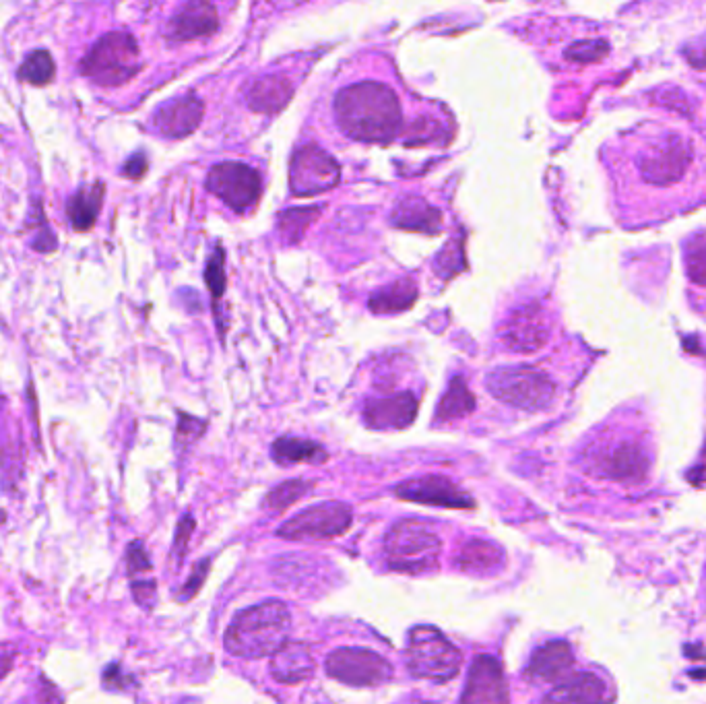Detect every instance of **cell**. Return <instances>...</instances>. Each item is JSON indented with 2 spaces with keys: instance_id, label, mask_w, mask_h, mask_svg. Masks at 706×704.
Masks as SVG:
<instances>
[{
  "instance_id": "obj_1",
  "label": "cell",
  "mask_w": 706,
  "mask_h": 704,
  "mask_svg": "<svg viewBox=\"0 0 706 704\" xmlns=\"http://www.w3.org/2000/svg\"><path fill=\"white\" fill-rule=\"evenodd\" d=\"M335 116L341 131L364 143H389L401 126L395 91L382 83L349 85L337 93Z\"/></svg>"
},
{
  "instance_id": "obj_2",
  "label": "cell",
  "mask_w": 706,
  "mask_h": 704,
  "mask_svg": "<svg viewBox=\"0 0 706 704\" xmlns=\"http://www.w3.org/2000/svg\"><path fill=\"white\" fill-rule=\"evenodd\" d=\"M290 630V607L271 599L238 612L226 630L223 645L236 657L261 659L273 655L290 636Z\"/></svg>"
},
{
  "instance_id": "obj_3",
  "label": "cell",
  "mask_w": 706,
  "mask_h": 704,
  "mask_svg": "<svg viewBox=\"0 0 706 704\" xmlns=\"http://www.w3.org/2000/svg\"><path fill=\"white\" fill-rule=\"evenodd\" d=\"M141 71L139 44L131 34L114 31L91 46L79 64V73L102 87H118Z\"/></svg>"
},
{
  "instance_id": "obj_4",
  "label": "cell",
  "mask_w": 706,
  "mask_h": 704,
  "mask_svg": "<svg viewBox=\"0 0 706 704\" xmlns=\"http://www.w3.org/2000/svg\"><path fill=\"white\" fill-rule=\"evenodd\" d=\"M405 659L413 678L436 684L457 678L463 665V653L434 626H415L409 632Z\"/></svg>"
},
{
  "instance_id": "obj_5",
  "label": "cell",
  "mask_w": 706,
  "mask_h": 704,
  "mask_svg": "<svg viewBox=\"0 0 706 704\" xmlns=\"http://www.w3.org/2000/svg\"><path fill=\"white\" fill-rule=\"evenodd\" d=\"M442 552L440 537L424 521H399L384 537V554L393 570L422 574L438 568Z\"/></svg>"
},
{
  "instance_id": "obj_6",
  "label": "cell",
  "mask_w": 706,
  "mask_h": 704,
  "mask_svg": "<svg viewBox=\"0 0 706 704\" xmlns=\"http://www.w3.org/2000/svg\"><path fill=\"white\" fill-rule=\"evenodd\" d=\"M486 387L494 399L525 411H543L556 399L554 380L531 366L492 370L486 378Z\"/></svg>"
},
{
  "instance_id": "obj_7",
  "label": "cell",
  "mask_w": 706,
  "mask_h": 704,
  "mask_svg": "<svg viewBox=\"0 0 706 704\" xmlns=\"http://www.w3.org/2000/svg\"><path fill=\"white\" fill-rule=\"evenodd\" d=\"M692 162V145L678 133L655 135L636 155L640 178L651 186H673L682 182Z\"/></svg>"
},
{
  "instance_id": "obj_8",
  "label": "cell",
  "mask_w": 706,
  "mask_h": 704,
  "mask_svg": "<svg viewBox=\"0 0 706 704\" xmlns=\"http://www.w3.org/2000/svg\"><path fill=\"white\" fill-rule=\"evenodd\" d=\"M327 674L347 686L372 688L393 678V665L370 649L343 647L327 657Z\"/></svg>"
},
{
  "instance_id": "obj_9",
  "label": "cell",
  "mask_w": 706,
  "mask_h": 704,
  "mask_svg": "<svg viewBox=\"0 0 706 704\" xmlns=\"http://www.w3.org/2000/svg\"><path fill=\"white\" fill-rule=\"evenodd\" d=\"M353 521V512L343 502H323L310 506L277 531L279 537L300 541V539H333L343 535Z\"/></svg>"
},
{
  "instance_id": "obj_10",
  "label": "cell",
  "mask_w": 706,
  "mask_h": 704,
  "mask_svg": "<svg viewBox=\"0 0 706 704\" xmlns=\"http://www.w3.org/2000/svg\"><path fill=\"white\" fill-rule=\"evenodd\" d=\"M207 188L236 213H246L261 199V174L238 162L219 164L209 172Z\"/></svg>"
},
{
  "instance_id": "obj_11",
  "label": "cell",
  "mask_w": 706,
  "mask_h": 704,
  "mask_svg": "<svg viewBox=\"0 0 706 704\" xmlns=\"http://www.w3.org/2000/svg\"><path fill=\"white\" fill-rule=\"evenodd\" d=\"M341 170L335 159L316 145L298 149L292 157L290 188L298 197H314L337 186Z\"/></svg>"
},
{
  "instance_id": "obj_12",
  "label": "cell",
  "mask_w": 706,
  "mask_h": 704,
  "mask_svg": "<svg viewBox=\"0 0 706 704\" xmlns=\"http://www.w3.org/2000/svg\"><path fill=\"white\" fill-rule=\"evenodd\" d=\"M550 337V323L543 308L527 304L512 312L502 325V341L510 351L517 354H533L539 351Z\"/></svg>"
},
{
  "instance_id": "obj_13",
  "label": "cell",
  "mask_w": 706,
  "mask_h": 704,
  "mask_svg": "<svg viewBox=\"0 0 706 704\" xmlns=\"http://www.w3.org/2000/svg\"><path fill=\"white\" fill-rule=\"evenodd\" d=\"M395 494L407 502H420L438 508H473L475 500L451 479L442 475L413 477L395 486Z\"/></svg>"
},
{
  "instance_id": "obj_14",
  "label": "cell",
  "mask_w": 706,
  "mask_h": 704,
  "mask_svg": "<svg viewBox=\"0 0 706 704\" xmlns=\"http://www.w3.org/2000/svg\"><path fill=\"white\" fill-rule=\"evenodd\" d=\"M205 106L195 93L182 95V98L170 100L164 106H159L151 116V126L155 131L168 139H182L190 133H195L203 120Z\"/></svg>"
},
{
  "instance_id": "obj_15",
  "label": "cell",
  "mask_w": 706,
  "mask_h": 704,
  "mask_svg": "<svg viewBox=\"0 0 706 704\" xmlns=\"http://www.w3.org/2000/svg\"><path fill=\"white\" fill-rule=\"evenodd\" d=\"M508 688L504 680L502 663L492 655H479L469 671L461 702L486 704V702H508Z\"/></svg>"
},
{
  "instance_id": "obj_16",
  "label": "cell",
  "mask_w": 706,
  "mask_h": 704,
  "mask_svg": "<svg viewBox=\"0 0 706 704\" xmlns=\"http://www.w3.org/2000/svg\"><path fill=\"white\" fill-rule=\"evenodd\" d=\"M649 463V455L643 451V446L634 442L609 446L595 457L597 471L620 484L640 482L649 471Z\"/></svg>"
},
{
  "instance_id": "obj_17",
  "label": "cell",
  "mask_w": 706,
  "mask_h": 704,
  "mask_svg": "<svg viewBox=\"0 0 706 704\" xmlns=\"http://www.w3.org/2000/svg\"><path fill=\"white\" fill-rule=\"evenodd\" d=\"M417 415V397L399 393L384 399H370L364 405L362 418L372 430H403L413 424Z\"/></svg>"
},
{
  "instance_id": "obj_18",
  "label": "cell",
  "mask_w": 706,
  "mask_h": 704,
  "mask_svg": "<svg viewBox=\"0 0 706 704\" xmlns=\"http://www.w3.org/2000/svg\"><path fill=\"white\" fill-rule=\"evenodd\" d=\"M219 27L217 11L207 0H188L172 17L168 25V38L172 42H190L215 34Z\"/></svg>"
},
{
  "instance_id": "obj_19",
  "label": "cell",
  "mask_w": 706,
  "mask_h": 704,
  "mask_svg": "<svg viewBox=\"0 0 706 704\" xmlns=\"http://www.w3.org/2000/svg\"><path fill=\"white\" fill-rule=\"evenodd\" d=\"M314 674V657L308 645L285 640L271 657V676L279 684H300Z\"/></svg>"
},
{
  "instance_id": "obj_20",
  "label": "cell",
  "mask_w": 706,
  "mask_h": 704,
  "mask_svg": "<svg viewBox=\"0 0 706 704\" xmlns=\"http://www.w3.org/2000/svg\"><path fill=\"white\" fill-rule=\"evenodd\" d=\"M574 663L572 649L564 640H554V643L543 645L531 657L525 676L535 682H556L562 680Z\"/></svg>"
},
{
  "instance_id": "obj_21",
  "label": "cell",
  "mask_w": 706,
  "mask_h": 704,
  "mask_svg": "<svg viewBox=\"0 0 706 704\" xmlns=\"http://www.w3.org/2000/svg\"><path fill=\"white\" fill-rule=\"evenodd\" d=\"M391 223L407 232L438 234L442 230V213L420 197H405L395 205Z\"/></svg>"
},
{
  "instance_id": "obj_22",
  "label": "cell",
  "mask_w": 706,
  "mask_h": 704,
  "mask_svg": "<svg viewBox=\"0 0 706 704\" xmlns=\"http://www.w3.org/2000/svg\"><path fill=\"white\" fill-rule=\"evenodd\" d=\"M294 85L285 75H267L248 91V104L254 112L273 114L292 100Z\"/></svg>"
},
{
  "instance_id": "obj_23",
  "label": "cell",
  "mask_w": 706,
  "mask_h": 704,
  "mask_svg": "<svg viewBox=\"0 0 706 704\" xmlns=\"http://www.w3.org/2000/svg\"><path fill=\"white\" fill-rule=\"evenodd\" d=\"M457 566L477 576L496 574L504 568V552L488 539H471L461 548Z\"/></svg>"
},
{
  "instance_id": "obj_24",
  "label": "cell",
  "mask_w": 706,
  "mask_h": 704,
  "mask_svg": "<svg viewBox=\"0 0 706 704\" xmlns=\"http://www.w3.org/2000/svg\"><path fill=\"white\" fill-rule=\"evenodd\" d=\"M104 195H106L104 182H95L89 188L81 186L75 192L67 203V215L73 230L89 232L95 226V221H98V215L104 205Z\"/></svg>"
},
{
  "instance_id": "obj_25",
  "label": "cell",
  "mask_w": 706,
  "mask_h": 704,
  "mask_svg": "<svg viewBox=\"0 0 706 704\" xmlns=\"http://www.w3.org/2000/svg\"><path fill=\"white\" fill-rule=\"evenodd\" d=\"M273 459L279 465H296V463H327L329 453L323 446L308 438H298V436H281L273 442Z\"/></svg>"
},
{
  "instance_id": "obj_26",
  "label": "cell",
  "mask_w": 706,
  "mask_h": 704,
  "mask_svg": "<svg viewBox=\"0 0 706 704\" xmlns=\"http://www.w3.org/2000/svg\"><path fill=\"white\" fill-rule=\"evenodd\" d=\"M607 696L605 684L595 674H574L560 682L545 700L552 702H595Z\"/></svg>"
},
{
  "instance_id": "obj_27",
  "label": "cell",
  "mask_w": 706,
  "mask_h": 704,
  "mask_svg": "<svg viewBox=\"0 0 706 704\" xmlns=\"http://www.w3.org/2000/svg\"><path fill=\"white\" fill-rule=\"evenodd\" d=\"M417 300V285L413 279H399L372 294L368 308L374 314H397L411 308Z\"/></svg>"
},
{
  "instance_id": "obj_28",
  "label": "cell",
  "mask_w": 706,
  "mask_h": 704,
  "mask_svg": "<svg viewBox=\"0 0 706 704\" xmlns=\"http://www.w3.org/2000/svg\"><path fill=\"white\" fill-rule=\"evenodd\" d=\"M475 409V397L469 391V387L465 384V380L461 376H455L448 384L446 393L442 395L434 420L438 424L444 422H453V420H461L465 415H469Z\"/></svg>"
},
{
  "instance_id": "obj_29",
  "label": "cell",
  "mask_w": 706,
  "mask_h": 704,
  "mask_svg": "<svg viewBox=\"0 0 706 704\" xmlns=\"http://www.w3.org/2000/svg\"><path fill=\"white\" fill-rule=\"evenodd\" d=\"M54 75H56L54 58L48 50L31 52L19 67V79L25 83L36 85V87L52 83Z\"/></svg>"
},
{
  "instance_id": "obj_30",
  "label": "cell",
  "mask_w": 706,
  "mask_h": 704,
  "mask_svg": "<svg viewBox=\"0 0 706 704\" xmlns=\"http://www.w3.org/2000/svg\"><path fill=\"white\" fill-rule=\"evenodd\" d=\"M312 488L314 484L306 482V479H290V482H283L269 492V496L265 498V506H269L271 510H283L308 496Z\"/></svg>"
},
{
  "instance_id": "obj_31",
  "label": "cell",
  "mask_w": 706,
  "mask_h": 704,
  "mask_svg": "<svg viewBox=\"0 0 706 704\" xmlns=\"http://www.w3.org/2000/svg\"><path fill=\"white\" fill-rule=\"evenodd\" d=\"M465 269V256H463V244L461 240H451L448 242L442 252L436 256V261H434V271L448 279V277H455L457 273H461Z\"/></svg>"
},
{
  "instance_id": "obj_32",
  "label": "cell",
  "mask_w": 706,
  "mask_h": 704,
  "mask_svg": "<svg viewBox=\"0 0 706 704\" xmlns=\"http://www.w3.org/2000/svg\"><path fill=\"white\" fill-rule=\"evenodd\" d=\"M318 209H292L281 215L279 230L287 242H296L314 221Z\"/></svg>"
},
{
  "instance_id": "obj_33",
  "label": "cell",
  "mask_w": 706,
  "mask_h": 704,
  "mask_svg": "<svg viewBox=\"0 0 706 704\" xmlns=\"http://www.w3.org/2000/svg\"><path fill=\"white\" fill-rule=\"evenodd\" d=\"M223 265H226V254H223V248H217L205 269V281L215 302L226 292V267Z\"/></svg>"
},
{
  "instance_id": "obj_34",
  "label": "cell",
  "mask_w": 706,
  "mask_h": 704,
  "mask_svg": "<svg viewBox=\"0 0 706 704\" xmlns=\"http://www.w3.org/2000/svg\"><path fill=\"white\" fill-rule=\"evenodd\" d=\"M609 52L607 42L603 40H587V42H576L566 50V58L572 62L579 64H589V62H597L601 58H605Z\"/></svg>"
},
{
  "instance_id": "obj_35",
  "label": "cell",
  "mask_w": 706,
  "mask_h": 704,
  "mask_svg": "<svg viewBox=\"0 0 706 704\" xmlns=\"http://www.w3.org/2000/svg\"><path fill=\"white\" fill-rule=\"evenodd\" d=\"M688 275L694 283L706 287V242H694L688 250Z\"/></svg>"
},
{
  "instance_id": "obj_36",
  "label": "cell",
  "mask_w": 706,
  "mask_h": 704,
  "mask_svg": "<svg viewBox=\"0 0 706 704\" xmlns=\"http://www.w3.org/2000/svg\"><path fill=\"white\" fill-rule=\"evenodd\" d=\"M178 432H176V440L178 444H195L207 430V422L203 420H197V418H192V415H186V413H180L178 415Z\"/></svg>"
},
{
  "instance_id": "obj_37",
  "label": "cell",
  "mask_w": 706,
  "mask_h": 704,
  "mask_svg": "<svg viewBox=\"0 0 706 704\" xmlns=\"http://www.w3.org/2000/svg\"><path fill=\"white\" fill-rule=\"evenodd\" d=\"M195 517L190 515V512H186V515L180 519L178 523V529H176V539H174V548H172V556L176 558L178 564H182L184 560V554L188 550V541H190V535L192 531H195Z\"/></svg>"
},
{
  "instance_id": "obj_38",
  "label": "cell",
  "mask_w": 706,
  "mask_h": 704,
  "mask_svg": "<svg viewBox=\"0 0 706 704\" xmlns=\"http://www.w3.org/2000/svg\"><path fill=\"white\" fill-rule=\"evenodd\" d=\"M209 568H211V560H201L195 570H192L190 574V579L182 585V591L178 593V601H190L192 597H195L199 593V589L203 587L205 579H207V574H209Z\"/></svg>"
},
{
  "instance_id": "obj_39",
  "label": "cell",
  "mask_w": 706,
  "mask_h": 704,
  "mask_svg": "<svg viewBox=\"0 0 706 704\" xmlns=\"http://www.w3.org/2000/svg\"><path fill=\"white\" fill-rule=\"evenodd\" d=\"M126 568H128V574H139V572L151 570V560H149V554L143 546V541L137 539L126 548Z\"/></svg>"
},
{
  "instance_id": "obj_40",
  "label": "cell",
  "mask_w": 706,
  "mask_h": 704,
  "mask_svg": "<svg viewBox=\"0 0 706 704\" xmlns=\"http://www.w3.org/2000/svg\"><path fill=\"white\" fill-rule=\"evenodd\" d=\"M104 686L108 690H116V692H124V690H131L133 686V678L131 676H126L124 671L120 669V665L112 663L106 667L104 671Z\"/></svg>"
},
{
  "instance_id": "obj_41",
  "label": "cell",
  "mask_w": 706,
  "mask_h": 704,
  "mask_svg": "<svg viewBox=\"0 0 706 704\" xmlns=\"http://www.w3.org/2000/svg\"><path fill=\"white\" fill-rule=\"evenodd\" d=\"M131 589H133L135 601L141 607H145V610H151V607L157 601V585H155V581H137V583L131 585Z\"/></svg>"
},
{
  "instance_id": "obj_42",
  "label": "cell",
  "mask_w": 706,
  "mask_h": 704,
  "mask_svg": "<svg viewBox=\"0 0 706 704\" xmlns=\"http://www.w3.org/2000/svg\"><path fill=\"white\" fill-rule=\"evenodd\" d=\"M145 170H147V159H145L143 153H137V155H133V157L128 159V162L124 164L122 174H124L126 178L139 180V178L145 174Z\"/></svg>"
},
{
  "instance_id": "obj_43",
  "label": "cell",
  "mask_w": 706,
  "mask_h": 704,
  "mask_svg": "<svg viewBox=\"0 0 706 704\" xmlns=\"http://www.w3.org/2000/svg\"><path fill=\"white\" fill-rule=\"evenodd\" d=\"M13 663H15V653L0 651V680H3L9 674Z\"/></svg>"
}]
</instances>
